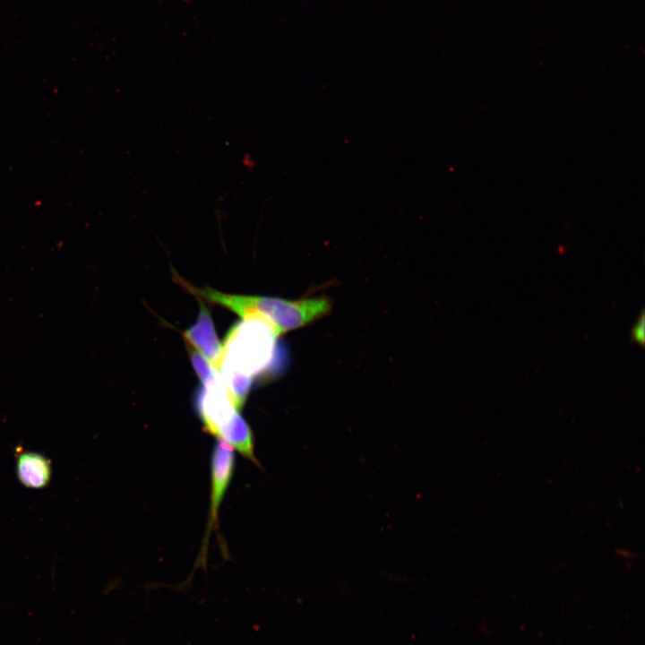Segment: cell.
Wrapping results in <instances>:
<instances>
[{
	"mask_svg": "<svg viewBox=\"0 0 645 645\" xmlns=\"http://www.w3.org/2000/svg\"><path fill=\"white\" fill-rule=\"evenodd\" d=\"M176 280L200 300L228 308L242 319L254 317L265 321L272 326L279 337L322 318L331 309V302L324 297L288 300L273 297L232 295L210 287L197 288L181 277H177Z\"/></svg>",
	"mask_w": 645,
	"mask_h": 645,
	"instance_id": "6da1fadb",
	"label": "cell"
},
{
	"mask_svg": "<svg viewBox=\"0 0 645 645\" xmlns=\"http://www.w3.org/2000/svg\"><path fill=\"white\" fill-rule=\"evenodd\" d=\"M195 406L205 428L217 437H220L239 415L220 374L202 384L197 393Z\"/></svg>",
	"mask_w": 645,
	"mask_h": 645,
	"instance_id": "3957f363",
	"label": "cell"
},
{
	"mask_svg": "<svg viewBox=\"0 0 645 645\" xmlns=\"http://www.w3.org/2000/svg\"><path fill=\"white\" fill-rule=\"evenodd\" d=\"M631 340L643 346L645 342V314L644 311L641 310L640 316L638 317L635 324L632 326L631 331Z\"/></svg>",
	"mask_w": 645,
	"mask_h": 645,
	"instance_id": "ba28073f",
	"label": "cell"
},
{
	"mask_svg": "<svg viewBox=\"0 0 645 645\" xmlns=\"http://www.w3.org/2000/svg\"><path fill=\"white\" fill-rule=\"evenodd\" d=\"M235 465L234 449L219 439L213 446L211 459V510L210 528L217 520L218 511L229 485Z\"/></svg>",
	"mask_w": 645,
	"mask_h": 645,
	"instance_id": "277c9868",
	"label": "cell"
},
{
	"mask_svg": "<svg viewBox=\"0 0 645 645\" xmlns=\"http://www.w3.org/2000/svg\"><path fill=\"white\" fill-rule=\"evenodd\" d=\"M50 462L31 452H21L17 458V474L21 482L32 488L45 486L50 478Z\"/></svg>",
	"mask_w": 645,
	"mask_h": 645,
	"instance_id": "8992f818",
	"label": "cell"
},
{
	"mask_svg": "<svg viewBox=\"0 0 645 645\" xmlns=\"http://www.w3.org/2000/svg\"><path fill=\"white\" fill-rule=\"evenodd\" d=\"M186 343L196 349L218 371L222 354L219 341L207 306L202 303L198 318L194 325L185 331Z\"/></svg>",
	"mask_w": 645,
	"mask_h": 645,
	"instance_id": "5b68a950",
	"label": "cell"
},
{
	"mask_svg": "<svg viewBox=\"0 0 645 645\" xmlns=\"http://www.w3.org/2000/svg\"><path fill=\"white\" fill-rule=\"evenodd\" d=\"M188 351L193 367L202 384L219 377V373L196 349L188 345Z\"/></svg>",
	"mask_w": 645,
	"mask_h": 645,
	"instance_id": "52a82bcc",
	"label": "cell"
},
{
	"mask_svg": "<svg viewBox=\"0 0 645 645\" xmlns=\"http://www.w3.org/2000/svg\"><path fill=\"white\" fill-rule=\"evenodd\" d=\"M278 338L265 321L242 319L226 335L218 372L228 370L252 379L265 374L276 358Z\"/></svg>",
	"mask_w": 645,
	"mask_h": 645,
	"instance_id": "7a4b0ae2",
	"label": "cell"
}]
</instances>
